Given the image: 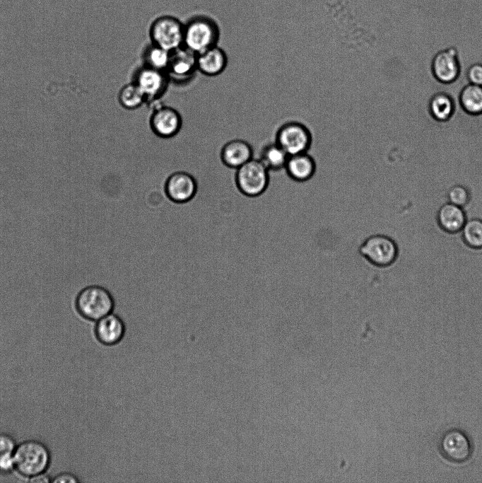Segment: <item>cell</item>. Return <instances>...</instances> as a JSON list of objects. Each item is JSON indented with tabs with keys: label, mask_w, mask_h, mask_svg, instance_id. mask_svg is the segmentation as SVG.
I'll return each instance as SVG.
<instances>
[{
	"label": "cell",
	"mask_w": 482,
	"mask_h": 483,
	"mask_svg": "<svg viewBox=\"0 0 482 483\" xmlns=\"http://www.w3.org/2000/svg\"><path fill=\"white\" fill-rule=\"evenodd\" d=\"M184 24L183 46L195 54L218 45L221 30L217 22L206 15H196Z\"/></svg>",
	"instance_id": "cell-1"
},
{
	"label": "cell",
	"mask_w": 482,
	"mask_h": 483,
	"mask_svg": "<svg viewBox=\"0 0 482 483\" xmlns=\"http://www.w3.org/2000/svg\"><path fill=\"white\" fill-rule=\"evenodd\" d=\"M16 469L23 476L31 477L44 473L50 463L47 447L36 440L23 441L13 452Z\"/></svg>",
	"instance_id": "cell-2"
},
{
	"label": "cell",
	"mask_w": 482,
	"mask_h": 483,
	"mask_svg": "<svg viewBox=\"0 0 482 483\" xmlns=\"http://www.w3.org/2000/svg\"><path fill=\"white\" fill-rule=\"evenodd\" d=\"M76 305L83 318L96 322L113 312L114 301L107 289L92 284L79 293Z\"/></svg>",
	"instance_id": "cell-3"
},
{
	"label": "cell",
	"mask_w": 482,
	"mask_h": 483,
	"mask_svg": "<svg viewBox=\"0 0 482 483\" xmlns=\"http://www.w3.org/2000/svg\"><path fill=\"white\" fill-rule=\"evenodd\" d=\"M234 182L237 190L247 198L259 197L267 190L269 170L259 158H252L235 170Z\"/></svg>",
	"instance_id": "cell-4"
},
{
	"label": "cell",
	"mask_w": 482,
	"mask_h": 483,
	"mask_svg": "<svg viewBox=\"0 0 482 483\" xmlns=\"http://www.w3.org/2000/svg\"><path fill=\"white\" fill-rule=\"evenodd\" d=\"M184 24L173 16L163 15L155 18L149 27L151 42L169 52L184 45Z\"/></svg>",
	"instance_id": "cell-5"
},
{
	"label": "cell",
	"mask_w": 482,
	"mask_h": 483,
	"mask_svg": "<svg viewBox=\"0 0 482 483\" xmlns=\"http://www.w3.org/2000/svg\"><path fill=\"white\" fill-rule=\"evenodd\" d=\"M358 250L360 255L370 264L377 267L392 265L399 255L396 242L384 234L370 235L363 241Z\"/></svg>",
	"instance_id": "cell-6"
},
{
	"label": "cell",
	"mask_w": 482,
	"mask_h": 483,
	"mask_svg": "<svg viewBox=\"0 0 482 483\" xmlns=\"http://www.w3.org/2000/svg\"><path fill=\"white\" fill-rule=\"evenodd\" d=\"M275 142L288 156L306 153L312 143V135L309 128L298 121H288L281 124L275 135Z\"/></svg>",
	"instance_id": "cell-7"
},
{
	"label": "cell",
	"mask_w": 482,
	"mask_h": 483,
	"mask_svg": "<svg viewBox=\"0 0 482 483\" xmlns=\"http://www.w3.org/2000/svg\"><path fill=\"white\" fill-rule=\"evenodd\" d=\"M131 81L144 95L146 105L160 100L171 83L165 71L143 65L135 69L131 76Z\"/></svg>",
	"instance_id": "cell-8"
},
{
	"label": "cell",
	"mask_w": 482,
	"mask_h": 483,
	"mask_svg": "<svg viewBox=\"0 0 482 483\" xmlns=\"http://www.w3.org/2000/svg\"><path fill=\"white\" fill-rule=\"evenodd\" d=\"M197 54L182 46L170 52L166 73L170 83L184 85L195 76L197 70Z\"/></svg>",
	"instance_id": "cell-9"
},
{
	"label": "cell",
	"mask_w": 482,
	"mask_h": 483,
	"mask_svg": "<svg viewBox=\"0 0 482 483\" xmlns=\"http://www.w3.org/2000/svg\"><path fill=\"white\" fill-rule=\"evenodd\" d=\"M148 122L151 130L156 136L168 139L179 134L183 120L177 109L160 104L151 109Z\"/></svg>",
	"instance_id": "cell-10"
},
{
	"label": "cell",
	"mask_w": 482,
	"mask_h": 483,
	"mask_svg": "<svg viewBox=\"0 0 482 483\" xmlns=\"http://www.w3.org/2000/svg\"><path fill=\"white\" fill-rule=\"evenodd\" d=\"M431 73L438 82L451 84L461 74L459 52L455 47H449L437 52L432 59Z\"/></svg>",
	"instance_id": "cell-11"
},
{
	"label": "cell",
	"mask_w": 482,
	"mask_h": 483,
	"mask_svg": "<svg viewBox=\"0 0 482 483\" xmlns=\"http://www.w3.org/2000/svg\"><path fill=\"white\" fill-rule=\"evenodd\" d=\"M167 197L173 202L184 203L192 199L198 191V181L192 173L177 170L166 177L164 184Z\"/></svg>",
	"instance_id": "cell-12"
},
{
	"label": "cell",
	"mask_w": 482,
	"mask_h": 483,
	"mask_svg": "<svg viewBox=\"0 0 482 483\" xmlns=\"http://www.w3.org/2000/svg\"><path fill=\"white\" fill-rule=\"evenodd\" d=\"M440 448L449 460L462 462L471 455V446L467 436L458 429L447 431L441 438Z\"/></svg>",
	"instance_id": "cell-13"
},
{
	"label": "cell",
	"mask_w": 482,
	"mask_h": 483,
	"mask_svg": "<svg viewBox=\"0 0 482 483\" xmlns=\"http://www.w3.org/2000/svg\"><path fill=\"white\" fill-rule=\"evenodd\" d=\"M94 332L96 339L101 344L114 346L124 339L127 327L118 315L111 313L95 322Z\"/></svg>",
	"instance_id": "cell-14"
},
{
	"label": "cell",
	"mask_w": 482,
	"mask_h": 483,
	"mask_svg": "<svg viewBox=\"0 0 482 483\" xmlns=\"http://www.w3.org/2000/svg\"><path fill=\"white\" fill-rule=\"evenodd\" d=\"M253 148L249 143L241 139H235L222 146L220 158L225 166L236 170L253 158Z\"/></svg>",
	"instance_id": "cell-15"
},
{
	"label": "cell",
	"mask_w": 482,
	"mask_h": 483,
	"mask_svg": "<svg viewBox=\"0 0 482 483\" xmlns=\"http://www.w3.org/2000/svg\"><path fill=\"white\" fill-rule=\"evenodd\" d=\"M197 70L201 74L213 77L221 74L226 69L228 57L218 45L213 47L196 56Z\"/></svg>",
	"instance_id": "cell-16"
},
{
	"label": "cell",
	"mask_w": 482,
	"mask_h": 483,
	"mask_svg": "<svg viewBox=\"0 0 482 483\" xmlns=\"http://www.w3.org/2000/svg\"><path fill=\"white\" fill-rule=\"evenodd\" d=\"M316 168L315 159L307 152L289 156L284 168L288 176L298 182L310 180Z\"/></svg>",
	"instance_id": "cell-17"
},
{
	"label": "cell",
	"mask_w": 482,
	"mask_h": 483,
	"mask_svg": "<svg viewBox=\"0 0 482 483\" xmlns=\"http://www.w3.org/2000/svg\"><path fill=\"white\" fill-rule=\"evenodd\" d=\"M436 218L440 228L447 233L460 232L466 221L463 207L449 202L439 208Z\"/></svg>",
	"instance_id": "cell-18"
},
{
	"label": "cell",
	"mask_w": 482,
	"mask_h": 483,
	"mask_svg": "<svg viewBox=\"0 0 482 483\" xmlns=\"http://www.w3.org/2000/svg\"><path fill=\"white\" fill-rule=\"evenodd\" d=\"M428 110L433 120L438 122H447L454 116L456 105L449 94L437 92L429 99Z\"/></svg>",
	"instance_id": "cell-19"
},
{
	"label": "cell",
	"mask_w": 482,
	"mask_h": 483,
	"mask_svg": "<svg viewBox=\"0 0 482 483\" xmlns=\"http://www.w3.org/2000/svg\"><path fill=\"white\" fill-rule=\"evenodd\" d=\"M459 103L463 111L471 116L482 115V86L469 83L459 95Z\"/></svg>",
	"instance_id": "cell-20"
},
{
	"label": "cell",
	"mask_w": 482,
	"mask_h": 483,
	"mask_svg": "<svg viewBox=\"0 0 482 483\" xmlns=\"http://www.w3.org/2000/svg\"><path fill=\"white\" fill-rule=\"evenodd\" d=\"M288 156L286 152L274 141L263 146L259 159L269 171H279L284 169Z\"/></svg>",
	"instance_id": "cell-21"
},
{
	"label": "cell",
	"mask_w": 482,
	"mask_h": 483,
	"mask_svg": "<svg viewBox=\"0 0 482 483\" xmlns=\"http://www.w3.org/2000/svg\"><path fill=\"white\" fill-rule=\"evenodd\" d=\"M170 57V52L151 42L142 51V65L166 72Z\"/></svg>",
	"instance_id": "cell-22"
},
{
	"label": "cell",
	"mask_w": 482,
	"mask_h": 483,
	"mask_svg": "<svg viewBox=\"0 0 482 483\" xmlns=\"http://www.w3.org/2000/svg\"><path fill=\"white\" fill-rule=\"evenodd\" d=\"M117 99L121 107L128 110L139 109L146 104L144 95L132 81L124 85L120 88Z\"/></svg>",
	"instance_id": "cell-23"
},
{
	"label": "cell",
	"mask_w": 482,
	"mask_h": 483,
	"mask_svg": "<svg viewBox=\"0 0 482 483\" xmlns=\"http://www.w3.org/2000/svg\"><path fill=\"white\" fill-rule=\"evenodd\" d=\"M460 232L466 246L475 250L482 249V219L466 220Z\"/></svg>",
	"instance_id": "cell-24"
},
{
	"label": "cell",
	"mask_w": 482,
	"mask_h": 483,
	"mask_svg": "<svg viewBox=\"0 0 482 483\" xmlns=\"http://www.w3.org/2000/svg\"><path fill=\"white\" fill-rule=\"evenodd\" d=\"M447 197L448 202L462 207L467 205L471 199V194L469 189L459 184L449 188Z\"/></svg>",
	"instance_id": "cell-25"
},
{
	"label": "cell",
	"mask_w": 482,
	"mask_h": 483,
	"mask_svg": "<svg viewBox=\"0 0 482 483\" xmlns=\"http://www.w3.org/2000/svg\"><path fill=\"white\" fill-rule=\"evenodd\" d=\"M466 78L469 83L482 86V63L476 62L469 66Z\"/></svg>",
	"instance_id": "cell-26"
},
{
	"label": "cell",
	"mask_w": 482,
	"mask_h": 483,
	"mask_svg": "<svg viewBox=\"0 0 482 483\" xmlns=\"http://www.w3.org/2000/svg\"><path fill=\"white\" fill-rule=\"evenodd\" d=\"M16 469V463L13 453H7L0 455V472L9 473Z\"/></svg>",
	"instance_id": "cell-27"
},
{
	"label": "cell",
	"mask_w": 482,
	"mask_h": 483,
	"mask_svg": "<svg viewBox=\"0 0 482 483\" xmlns=\"http://www.w3.org/2000/svg\"><path fill=\"white\" fill-rule=\"evenodd\" d=\"M16 445L14 439L6 433H0V455L13 453Z\"/></svg>",
	"instance_id": "cell-28"
},
{
	"label": "cell",
	"mask_w": 482,
	"mask_h": 483,
	"mask_svg": "<svg viewBox=\"0 0 482 483\" xmlns=\"http://www.w3.org/2000/svg\"><path fill=\"white\" fill-rule=\"evenodd\" d=\"M52 482L54 483H75L78 482V479L76 476L71 473H60L55 476L52 479Z\"/></svg>",
	"instance_id": "cell-29"
},
{
	"label": "cell",
	"mask_w": 482,
	"mask_h": 483,
	"mask_svg": "<svg viewBox=\"0 0 482 483\" xmlns=\"http://www.w3.org/2000/svg\"><path fill=\"white\" fill-rule=\"evenodd\" d=\"M30 481L33 483H46L51 482L50 478L44 473L39 474L30 477Z\"/></svg>",
	"instance_id": "cell-30"
}]
</instances>
